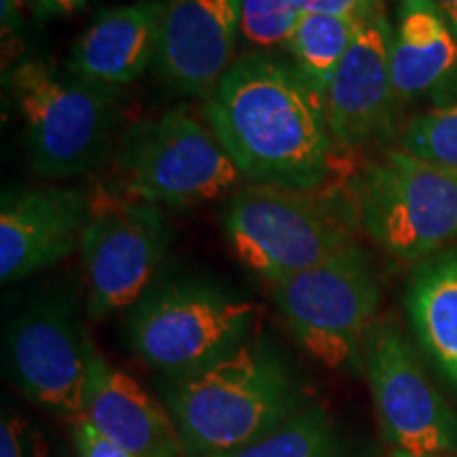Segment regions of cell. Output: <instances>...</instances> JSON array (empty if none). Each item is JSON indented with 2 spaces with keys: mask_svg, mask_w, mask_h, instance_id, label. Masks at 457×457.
<instances>
[{
  "mask_svg": "<svg viewBox=\"0 0 457 457\" xmlns=\"http://www.w3.org/2000/svg\"><path fill=\"white\" fill-rule=\"evenodd\" d=\"M0 457H30L26 443V424L15 413H4L0 424Z\"/></svg>",
  "mask_w": 457,
  "mask_h": 457,
  "instance_id": "d4e9b609",
  "label": "cell"
},
{
  "mask_svg": "<svg viewBox=\"0 0 457 457\" xmlns=\"http://www.w3.org/2000/svg\"><path fill=\"white\" fill-rule=\"evenodd\" d=\"M407 307L421 347L457 390V253L436 256L417 270Z\"/></svg>",
  "mask_w": 457,
  "mask_h": 457,
  "instance_id": "ac0fdd59",
  "label": "cell"
},
{
  "mask_svg": "<svg viewBox=\"0 0 457 457\" xmlns=\"http://www.w3.org/2000/svg\"><path fill=\"white\" fill-rule=\"evenodd\" d=\"M83 415L131 457H185L170 411L138 381L108 364L87 343V386Z\"/></svg>",
  "mask_w": 457,
  "mask_h": 457,
  "instance_id": "9a60e30c",
  "label": "cell"
},
{
  "mask_svg": "<svg viewBox=\"0 0 457 457\" xmlns=\"http://www.w3.org/2000/svg\"><path fill=\"white\" fill-rule=\"evenodd\" d=\"M205 119L222 148L256 185L318 191L337 168L324 94L293 62L254 49L220 79Z\"/></svg>",
  "mask_w": 457,
  "mask_h": 457,
  "instance_id": "6da1fadb",
  "label": "cell"
},
{
  "mask_svg": "<svg viewBox=\"0 0 457 457\" xmlns=\"http://www.w3.org/2000/svg\"><path fill=\"white\" fill-rule=\"evenodd\" d=\"M434 3L438 4V9H441L443 13H447V11L457 7V0H434Z\"/></svg>",
  "mask_w": 457,
  "mask_h": 457,
  "instance_id": "f1b7e54d",
  "label": "cell"
},
{
  "mask_svg": "<svg viewBox=\"0 0 457 457\" xmlns=\"http://www.w3.org/2000/svg\"><path fill=\"white\" fill-rule=\"evenodd\" d=\"M362 21L305 11L286 41L293 64L327 96L337 68L356 38Z\"/></svg>",
  "mask_w": 457,
  "mask_h": 457,
  "instance_id": "d6986e66",
  "label": "cell"
},
{
  "mask_svg": "<svg viewBox=\"0 0 457 457\" xmlns=\"http://www.w3.org/2000/svg\"><path fill=\"white\" fill-rule=\"evenodd\" d=\"M387 457H455V455H415L409 453V451H400V449H392Z\"/></svg>",
  "mask_w": 457,
  "mask_h": 457,
  "instance_id": "4316f807",
  "label": "cell"
},
{
  "mask_svg": "<svg viewBox=\"0 0 457 457\" xmlns=\"http://www.w3.org/2000/svg\"><path fill=\"white\" fill-rule=\"evenodd\" d=\"M307 0H242V38L256 49L286 45Z\"/></svg>",
  "mask_w": 457,
  "mask_h": 457,
  "instance_id": "7402d4cb",
  "label": "cell"
},
{
  "mask_svg": "<svg viewBox=\"0 0 457 457\" xmlns=\"http://www.w3.org/2000/svg\"><path fill=\"white\" fill-rule=\"evenodd\" d=\"M165 403L185 457H228L310 404L293 364L262 337L197 373L168 379Z\"/></svg>",
  "mask_w": 457,
  "mask_h": 457,
  "instance_id": "7a4b0ae2",
  "label": "cell"
},
{
  "mask_svg": "<svg viewBox=\"0 0 457 457\" xmlns=\"http://www.w3.org/2000/svg\"><path fill=\"white\" fill-rule=\"evenodd\" d=\"M87 7V0H37L38 20H54V17H71Z\"/></svg>",
  "mask_w": 457,
  "mask_h": 457,
  "instance_id": "484cf974",
  "label": "cell"
},
{
  "mask_svg": "<svg viewBox=\"0 0 457 457\" xmlns=\"http://www.w3.org/2000/svg\"><path fill=\"white\" fill-rule=\"evenodd\" d=\"M362 370L392 449L457 455V413L430 384L398 327L390 322L370 327L362 345Z\"/></svg>",
  "mask_w": 457,
  "mask_h": 457,
  "instance_id": "30bf717a",
  "label": "cell"
},
{
  "mask_svg": "<svg viewBox=\"0 0 457 457\" xmlns=\"http://www.w3.org/2000/svg\"><path fill=\"white\" fill-rule=\"evenodd\" d=\"M87 343L66 303H32L7 330V360L15 386L38 407L77 420L85 411Z\"/></svg>",
  "mask_w": 457,
  "mask_h": 457,
  "instance_id": "8fae6325",
  "label": "cell"
},
{
  "mask_svg": "<svg viewBox=\"0 0 457 457\" xmlns=\"http://www.w3.org/2000/svg\"><path fill=\"white\" fill-rule=\"evenodd\" d=\"M163 0H136L100 11L74 43L68 71L81 81L117 91L155 64Z\"/></svg>",
  "mask_w": 457,
  "mask_h": 457,
  "instance_id": "2e32d148",
  "label": "cell"
},
{
  "mask_svg": "<svg viewBox=\"0 0 457 457\" xmlns=\"http://www.w3.org/2000/svg\"><path fill=\"white\" fill-rule=\"evenodd\" d=\"M228 457H352L327 409H305L248 447Z\"/></svg>",
  "mask_w": 457,
  "mask_h": 457,
  "instance_id": "ffe728a7",
  "label": "cell"
},
{
  "mask_svg": "<svg viewBox=\"0 0 457 457\" xmlns=\"http://www.w3.org/2000/svg\"><path fill=\"white\" fill-rule=\"evenodd\" d=\"M392 83L398 102H457V38L434 0H398Z\"/></svg>",
  "mask_w": 457,
  "mask_h": 457,
  "instance_id": "e0dca14e",
  "label": "cell"
},
{
  "mask_svg": "<svg viewBox=\"0 0 457 457\" xmlns=\"http://www.w3.org/2000/svg\"><path fill=\"white\" fill-rule=\"evenodd\" d=\"M364 233L400 261H421L457 239V170L390 151L352 182Z\"/></svg>",
  "mask_w": 457,
  "mask_h": 457,
  "instance_id": "5b68a950",
  "label": "cell"
},
{
  "mask_svg": "<svg viewBox=\"0 0 457 457\" xmlns=\"http://www.w3.org/2000/svg\"><path fill=\"white\" fill-rule=\"evenodd\" d=\"M117 171L125 195L170 208L212 202L242 179L214 131L185 108L134 125L121 140Z\"/></svg>",
  "mask_w": 457,
  "mask_h": 457,
  "instance_id": "ba28073f",
  "label": "cell"
},
{
  "mask_svg": "<svg viewBox=\"0 0 457 457\" xmlns=\"http://www.w3.org/2000/svg\"><path fill=\"white\" fill-rule=\"evenodd\" d=\"M394 28L384 7L362 21L328 85L327 114L339 148L390 136L398 100L392 83Z\"/></svg>",
  "mask_w": 457,
  "mask_h": 457,
  "instance_id": "7c38bea8",
  "label": "cell"
},
{
  "mask_svg": "<svg viewBox=\"0 0 457 457\" xmlns=\"http://www.w3.org/2000/svg\"><path fill=\"white\" fill-rule=\"evenodd\" d=\"M400 145L424 162L457 170V102L411 119Z\"/></svg>",
  "mask_w": 457,
  "mask_h": 457,
  "instance_id": "44dd1931",
  "label": "cell"
},
{
  "mask_svg": "<svg viewBox=\"0 0 457 457\" xmlns=\"http://www.w3.org/2000/svg\"><path fill=\"white\" fill-rule=\"evenodd\" d=\"M254 318V303L233 290L208 279H176L142 296L129 320V341L142 362L176 379L237 350Z\"/></svg>",
  "mask_w": 457,
  "mask_h": 457,
  "instance_id": "3957f363",
  "label": "cell"
},
{
  "mask_svg": "<svg viewBox=\"0 0 457 457\" xmlns=\"http://www.w3.org/2000/svg\"><path fill=\"white\" fill-rule=\"evenodd\" d=\"M273 301L301 347L328 369L362 367L379 284L369 256L352 244L310 270L273 284Z\"/></svg>",
  "mask_w": 457,
  "mask_h": 457,
  "instance_id": "52a82bcc",
  "label": "cell"
},
{
  "mask_svg": "<svg viewBox=\"0 0 457 457\" xmlns=\"http://www.w3.org/2000/svg\"><path fill=\"white\" fill-rule=\"evenodd\" d=\"M89 199L81 188L4 193L0 205V279L13 284L47 270L81 245Z\"/></svg>",
  "mask_w": 457,
  "mask_h": 457,
  "instance_id": "5bb4252c",
  "label": "cell"
},
{
  "mask_svg": "<svg viewBox=\"0 0 457 457\" xmlns=\"http://www.w3.org/2000/svg\"><path fill=\"white\" fill-rule=\"evenodd\" d=\"M381 9V0H307L305 11L327 13L347 20L367 21L375 11Z\"/></svg>",
  "mask_w": 457,
  "mask_h": 457,
  "instance_id": "cb8c5ba5",
  "label": "cell"
},
{
  "mask_svg": "<svg viewBox=\"0 0 457 457\" xmlns=\"http://www.w3.org/2000/svg\"><path fill=\"white\" fill-rule=\"evenodd\" d=\"M445 17H447V21H449L451 30H453L455 38H457V7H455V9H451V11H447V13H445Z\"/></svg>",
  "mask_w": 457,
  "mask_h": 457,
  "instance_id": "83f0119b",
  "label": "cell"
},
{
  "mask_svg": "<svg viewBox=\"0 0 457 457\" xmlns=\"http://www.w3.org/2000/svg\"><path fill=\"white\" fill-rule=\"evenodd\" d=\"M242 0H163L157 72L185 94H212L236 55Z\"/></svg>",
  "mask_w": 457,
  "mask_h": 457,
  "instance_id": "4fadbf2b",
  "label": "cell"
},
{
  "mask_svg": "<svg viewBox=\"0 0 457 457\" xmlns=\"http://www.w3.org/2000/svg\"><path fill=\"white\" fill-rule=\"evenodd\" d=\"M72 438L79 457H131L117 443L106 438L85 415L72 420Z\"/></svg>",
  "mask_w": 457,
  "mask_h": 457,
  "instance_id": "603a6c76",
  "label": "cell"
},
{
  "mask_svg": "<svg viewBox=\"0 0 457 457\" xmlns=\"http://www.w3.org/2000/svg\"><path fill=\"white\" fill-rule=\"evenodd\" d=\"M231 250L271 284L310 270L353 244L352 225L313 191L248 185L222 214Z\"/></svg>",
  "mask_w": 457,
  "mask_h": 457,
  "instance_id": "8992f818",
  "label": "cell"
},
{
  "mask_svg": "<svg viewBox=\"0 0 457 457\" xmlns=\"http://www.w3.org/2000/svg\"><path fill=\"white\" fill-rule=\"evenodd\" d=\"M170 242L171 227L162 205L114 193L91 197L79 245L91 318L104 320L138 305L151 290Z\"/></svg>",
  "mask_w": 457,
  "mask_h": 457,
  "instance_id": "9c48e42d",
  "label": "cell"
},
{
  "mask_svg": "<svg viewBox=\"0 0 457 457\" xmlns=\"http://www.w3.org/2000/svg\"><path fill=\"white\" fill-rule=\"evenodd\" d=\"M9 89L38 174L72 179L104 162L117 129L112 89L64 77L41 60L20 62L9 74Z\"/></svg>",
  "mask_w": 457,
  "mask_h": 457,
  "instance_id": "277c9868",
  "label": "cell"
}]
</instances>
